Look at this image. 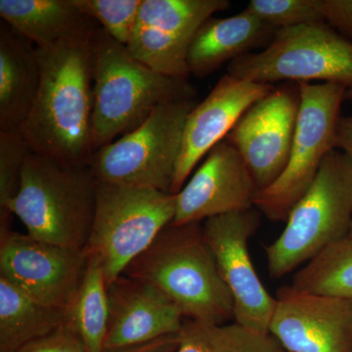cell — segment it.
I'll use <instances>...</instances> for the list:
<instances>
[{"label": "cell", "mask_w": 352, "mask_h": 352, "mask_svg": "<svg viewBox=\"0 0 352 352\" xmlns=\"http://www.w3.org/2000/svg\"><path fill=\"white\" fill-rule=\"evenodd\" d=\"M97 29L54 45L36 46L41 80L31 112L19 129L32 152L65 164L88 166L94 154Z\"/></svg>", "instance_id": "6da1fadb"}, {"label": "cell", "mask_w": 352, "mask_h": 352, "mask_svg": "<svg viewBox=\"0 0 352 352\" xmlns=\"http://www.w3.org/2000/svg\"><path fill=\"white\" fill-rule=\"evenodd\" d=\"M122 275L156 287L185 319L217 325L234 320L232 295L206 241L203 224L170 223Z\"/></svg>", "instance_id": "7a4b0ae2"}, {"label": "cell", "mask_w": 352, "mask_h": 352, "mask_svg": "<svg viewBox=\"0 0 352 352\" xmlns=\"http://www.w3.org/2000/svg\"><path fill=\"white\" fill-rule=\"evenodd\" d=\"M96 186L89 166L32 152L19 192L0 208V219L17 215L34 239L85 251L94 226Z\"/></svg>", "instance_id": "3957f363"}, {"label": "cell", "mask_w": 352, "mask_h": 352, "mask_svg": "<svg viewBox=\"0 0 352 352\" xmlns=\"http://www.w3.org/2000/svg\"><path fill=\"white\" fill-rule=\"evenodd\" d=\"M91 149L96 152L142 124L166 102L196 96L187 80L162 75L99 27L94 36Z\"/></svg>", "instance_id": "277c9868"}, {"label": "cell", "mask_w": 352, "mask_h": 352, "mask_svg": "<svg viewBox=\"0 0 352 352\" xmlns=\"http://www.w3.org/2000/svg\"><path fill=\"white\" fill-rule=\"evenodd\" d=\"M352 219V159L333 150L307 193L294 206L281 235L266 245L270 276L302 267L333 243L349 237Z\"/></svg>", "instance_id": "5b68a950"}, {"label": "cell", "mask_w": 352, "mask_h": 352, "mask_svg": "<svg viewBox=\"0 0 352 352\" xmlns=\"http://www.w3.org/2000/svg\"><path fill=\"white\" fill-rule=\"evenodd\" d=\"M175 208L173 194L97 180L96 210L85 252L98 259L107 288L173 223Z\"/></svg>", "instance_id": "8992f818"}, {"label": "cell", "mask_w": 352, "mask_h": 352, "mask_svg": "<svg viewBox=\"0 0 352 352\" xmlns=\"http://www.w3.org/2000/svg\"><path fill=\"white\" fill-rule=\"evenodd\" d=\"M228 74L261 85L319 80L352 89V41L326 22L278 29L263 51L230 62Z\"/></svg>", "instance_id": "52a82bcc"}, {"label": "cell", "mask_w": 352, "mask_h": 352, "mask_svg": "<svg viewBox=\"0 0 352 352\" xmlns=\"http://www.w3.org/2000/svg\"><path fill=\"white\" fill-rule=\"evenodd\" d=\"M300 109L288 164L276 182L258 191L254 208L273 221H286L310 188L324 160L335 150L347 88L335 82H300Z\"/></svg>", "instance_id": "ba28073f"}, {"label": "cell", "mask_w": 352, "mask_h": 352, "mask_svg": "<svg viewBox=\"0 0 352 352\" xmlns=\"http://www.w3.org/2000/svg\"><path fill=\"white\" fill-rule=\"evenodd\" d=\"M196 105L195 99L161 104L138 129L97 150L88 163L96 179L170 193L185 122Z\"/></svg>", "instance_id": "9c48e42d"}, {"label": "cell", "mask_w": 352, "mask_h": 352, "mask_svg": "<svg viewBox=\"0 0 352 352\" xmlns=\"http://www.w3.org/2000/svg\"><path fill=\"white\" fill-rule=\"evenodd\" d=\"M0 277L30 298L69 311L82 288L89 256L34 239L29 234L0 230Z\"/></svg>", "instance_id": "30bf717a"}, {"label": "cell", "mask_w": 352, "mask_h": 352, "mask_svg": "<svg viewBox=\"0 0 352 352\" xmlns=\"http://www.w3.org/2000/svg\"><path fill=\"white\" fill-rule=\"evenodd\" d=\"M258 212L252 208L219 215L206 220L203 229L220 275L232 295L234 321L270 335L276 298L261 281L249 252V241L259 223Z\"/></svg>", "instance_id": "8fae6325"}, {"label": "cell", "mask_w": 352, "mask_h": 352, "mask_svg": "<svg viewBox=\"0 0 352 352\" xmlns=\"http://www.w3.org/2000/svg\"><path fill=\"white\" fill-rule=\"evenodd\" d=\"M230 6L228 0H143L127 50L157 73L187 80V56L197 32Z\"/></svg>", "instance_id": "7c38bea8"}, {"label": "cell", "mask_w": 352, "mask_h": 352, "mask_svg": "<svg viewBox=\"0 0 352 352\" xmlns=\"http://www.w3.org/2000/svg\"><path fill=\"white\" fill-rule=\"evenodd\" d=\"M300 90L285 85L252 104L226 138L240 153L258 191L276 182L288 164Z\"/></svg>", "instance_id": "4fadbf2b"}, {"label": "cell", "mask_w": 352, "mask_h": 352, "mask_svg": "<svg viewBox=\"0 0 352 352\" xmlns=\"http://www.w3.org/2000/svg\"><path fill=\"white\" fill-rule=\"evenodd\" d=\"M270 333L287 352H352V300L283 287Z\"/></svg>", "instance_id": "5bb4252c"}, {"label": "cell", "mask_w": 352, "mask_h": 352, "mask_svg": "<svg viewBox=\"0 0 352 352\" xmlns=\"http://www.w3.org/2000/svg\"><path fill=\"white\" fill-rule=\"evenodd\" d=\"M258 192L244 159L224 139L208 152L176 194L173 224L201 223L219 215L252 210Z\"/></svg>", "instance_id": "9a60e30c"}, {"label": "cell", "mask_w": 352, "mask_h": 352, "mask_svg": "<svg viewBox=\"0 0 352 352\" xmlns=\"http://www.w3.org/2000/svg\"><path fill=\"white\" fill-rule=\"evenodd\" d=\"M274 88L229 74L220 78L187 117L170 194L176 195L182 189L198 164L227 138L245 111Z\"/></svg>", "instance_id": "2e32d148"}, {"label": "cell", "mask_w": 352, "mask_h": 352, "mask_svg": "<svg viewBox=\"0 0 352 352\" xmlns=\"http://www.w3.org/2000/svg\"><path fill=\"white\" fill-rule=\"evenodd\" d=\"M109 321L105 349L138 346L177 335L180 310L156 287L122 275L107 288Z\"/></svg>", "instance_id": "e0dca14e"}, {"label": "cell", "mask_w": 352, "mask_h": 352, "mask_svg": "<svg viewBox=\"0 0 352 352\" xmlns=\"http://www.w3.org/2000/svg\"><path fill=\"white\" fill-rule=\"evenodd\" d=\"M276 31L245 9L230 17L210 18L190 44L189 74L197 78L210 76L226 62L230 63L264 43L270 44Z\"/></svg>", "instance_id": "ac0fdd59"}, {"label": "cell", "mask_w": 352, "mask_h": 352, "mask_svg": "<svg viewBox=\"0 0 352 352\" xmlns=\"http://www.w3.org/2000/svg\"><path fill=\"white\" fill-rule=\"evenodd\" d=\"M41 73L36 47L2 21L0 24V131H19L31 112Z\"/></svg>", "instance_id": "d6986e66"}, {"label": "cell", "mask_w": 352, "mask_h": 352, "mask_svg": "<svg viewBox=\"0 0 352 352\" xmlns=\"http://www.w3.org/2000/svg\"><path fill=\"white\" fill-rule=\"evenodd\" d=\"M0 16L36 47L54 45L99 27L73 0H0Z\"/></svg>", "instance_id": "ffe728a7"}, {"label": "cell", "mask_w": 352, "mask_h": 352, "mask_svg": "<svg viewBox=\"0 0 352 352\" xmlns=\"http://www.w3.org/2000/svg\"><path fill=\"white\" fill-rule=\"evenodd\" d=\"M69 325V312L50 307L0 277V352H14Z\"/></svg>", "instance_id": "44dd1931"}, {"label": "cell", "mask_w": 352, "mask_h": 352, "mask_svg": "<svg viewBox=\"0 0 352 352\" xmlns=\"http://www.w3.org/2000/svg\"><path fill=\"white\" fill-rule=\"evenodd\" d=\"M282 347L271 335L252 331L237 322L201 323L185 319L177 333L175 352H280Z\"/></svg>", "instance_id": "7402d4cb"}, {"label": "cell", "mask_w": 352, "mask_h": 352, "mask_svg": "<svg viewBox=\"0 0 352 352\" xmlns=\"http://www.w3.org/2000/svg\"><path fill=\"white\" fill-rule=\"evenodd\" d=\"M292 287L314 295L352 300V238L333 243L302 265Z\"/></svg>", "instance_id": "603a6c76"}, {"label": "cell", "mask_w": 352, "mask_h": 352, "mask_svg": "<svg viewBox=\"0 0 352 352\" xmlns=\"http://www.w3.org/2000/svg\"><path fill=\"white\" fill-rule=\"evenodd\" d=\"M69 318V326L82 338L87 352L104 351L109 321L107 285L100 263L92 256Z\"/></svg>", "instance_id": "cb8c5ba5"}, {"label": "cell", "mask_w": 352, "mask_h": 352, "mask_svg": "<svg viewBox=\"0 0 352 352\" xmlns=\"http://www.w3.org/2000/svg\"><path fill=\"white\" fill-rule=\"evenodd\" d=\"M80 12L94 20L111 38L126 46L143 0H73Z\"/></svg>", "instance_id": "d4e9b609"}, {"label": "cell", "mask_w": 352, "mask_h": 352, "mask_svg": "<svg viewBox=\"0 0 352 352\" xmlns=\"http://www.w3.org/2000/svg\"><path fill=\"white\" fill-rule=\"evenodd\" d=\"M245 10L276 30L324 22L317 0H251Z\"/></svg>", "instance_id": "484cf974"}, {"label": "cell", "mask_w": 352, "mask_h": 352, "mask_svg": "<svg viewBox=\"0 0 352 352\" xmlns=\"http://www.w3.org/2000/svg\"><path fill=\"white\" fill-rule=\"evenodd\" d=\"M31 153L19 131H0V208L19 192L23 170Z\"/></svg>", "instance_id": "4316f807"}, {"label": "cell", "mask_w": 352, "mask_h": 352, "mask_svg": "<svg viewBox=\"0 0 352 352\" xmlns=\"http://www.w3.org/2000/svg\"><path fill=\"white\" fill-rule=\"evenodd\" d=\"M14 352H87V349L75 329L67 325Z\"/></svg>", "instance_id": "83f0119b"}, {"label": "cell", "mask_w": 352, "mask_h": 352, "mask_svg": "<svg viewBox=\"0 0 352 352\" xmlns=\"http://www.w3.org/2000/svg\"><path fill=\"white\" fill-rule=\"evenodd\" d=\"M324 22L352 41V0H317Z\"/></svg>", "instance_id": "f1b7e54d"}, {"label": "cell", "mask_w": 352, "mask_h": 352, "mask_svg": "<svg viewBox=\"0 0 352 352\" xmlns=\"http://www.w3.org/2000/svg\"><path fill=\"white\" fill-rule=\"evenodd\" d=\"M176 346L177 335H170L138 346L105 349L103 352H175Z\"/></svg>", "instance_id": "f546056e"}, {"label": "cell", "mask_w": 352, "mask_h": 352, "mask_svg": "<svg viewBox=\"0 0 352 352\" xmlns=\"http://www.w3.org/2000/svg\"><path fill=\"white\" fill-rule=\"evenodd\" d=\"M335 148L352 159V116L340 118L336 133Z\"/></svg>", "instance_id": "4dcf8cb0"}, {"label": "cell", "mask_w": 352, "mask_h": 352, "mask_svg": "<svg viewBox=\"0 0 352 352\" xmlns=\"http://www.w3.org/2000/svg\"><path fill=\"white\" fill-rule=\"evenodd\" d=\"M346 99L352 100V89L346 90Z\"/></svg>", "instance_id": "1f68e13d"}, {"label": "cell", "mask_w": 352, "mask_h": 352, "mask_svg": "<svg viewBox=\"0 0 352 352\" xmlns=\"http://www.w3.org/2000/svg\"><path fill=\"white\" fill-rule=\"evenodd\" d=\"M349 237L352 238V219H351V229H349Z\"/></svg>", "instance_id": "d6a6232c"}, {"label": "cell", "mask_w": 352, "mask_h": 352, "mask_svg": "<svg viewBox=\"0 0 352 352\" xmlns=\"http://www.w3.org/2000/svg\"><path fill=\"white\" fill-rule=\"evenodd\" d=\"M280 352H287V351H285L284 349H282V351Z\"/></svg>", "instance_id": "836d02e7"}]
</instances>
